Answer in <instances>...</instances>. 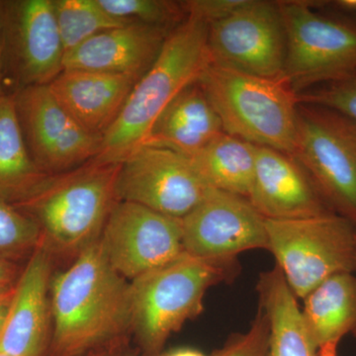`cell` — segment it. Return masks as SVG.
Returning a JSON list of instances; mask_svg holds the SVG:
<instances>
[{
  "label": "cell",
  "mask_w": 356,
  "mask_h": 356,
  "mask_svg": "<svg viewBox=\"0 0 356 356\" xmlns=\"http://www.w3.org/2000/svg\"><path fill=\"white\" fill-rule=\"evenodd\" d=\"M353 334H355V336L356 337V325L355 329H353Z\"/></svg>",
  "instance_id": "cell-36"
},
{
  "label": "cell",
  "mask_w": 356,
  "mask_h": 356,
  "mask_svg": "<svg viewBox=\"0 0 356 356\" xmlns=\"http://www.w3.org/2000/svg\"><path fill=\"white\" fill-rule=\"evenodd\" d=\"M172 30L130 23L99 33L65 57V70L144 76Z\"/></svg>",
  "instance_id": "cell-17"
},
{
  "label": "cell",
  "mask_w": 356,
  "mask_h": 356,
  "mask_svg": "<svg viewBox=\"0 0 356 356\" xmlns=\"http://www.w3.org/2000/svg\"><path fill=\"white\" fill-rule=\"evenodd\" d=\"M54 356H77L132 329L130 282L107 261L99 240L51 276Z\"/></svg>",
  "instance_id": "cell-1"
},
{
  "label": "cell",
  "mask_w": 356,
  "mask_h": 356,
  "mask_svg": "<svg viewBox=\"0 0 356 356\" xmlns=\"http://www.w3.org/2000/svg\"><path fill=\"white\" fill-rule=\"evenodd\" d=\"M248 199L266 219H301L332 212L297 159L269 147L255 146Z\"/></svg>",
  "instance_id": "cell-15"
},
{
  "label": "cell",
  "mask_w": 356,
  "mask_h": 356,
  "mask_svg": "<svg viewBox=\"0 0 356 356\" xmlns=\"http://www.w3.org/2000/svg\"><path fill=\"white\" fill-rule=\"evenodd\" d=\"M212 62L267 79H284L287 40L277 2L248 0L208 29Z\"/></svg>",
  "instance_id": "cell-10"
},
{
  "label": "cell",
  "mask_w": 356,
  "mask_h": 356,
  "mask_svg": "<svg viewBox=\"0 0 356 356\" xmlns=\"http://www.w3.org/2000/svg\"><path fill=\"white\" fill-rule=\"evenodd\" d=\"M248 0H188L182 1L187 16H193L208 25L229 17L245 6Z\"/></svg>",
  "instance_id": "cell-29"
},
{
  "label": "cell",
  "mask_w": 356,
  "mask_h": 356,
  "mask_svg": "<svg viewBox=\"0 0 356 356\" xmlns=\"http://www.w3.org/2000/svg\"><path fill=\"white\" fill-rule=\"evenodd\" d=\"M209 25L188 16L166 38L161 53L134 86L120 115L102 138L96 159L122 163L145 143L166 107L197 83L212 63Z\"/></svg>",
  "instance_id": "cell-2"
},
{
  "label": "cell",
  "mask_w": 356,
  "mask_h": 356,
  "mask_svg": "<svg viewBox=\"0 0 356 356\" xmlns=\"http://www.w3.org/2000/svg\"><path fill=\"white\" fill-rule=\"evenodd\" d=\"M318 356H337V348H324L318 351Z\"/></svg>",
  "instance_id": "cell-35"
},
{
  "label": "cell",
  "mask_w": 356,
  "mask_h": 356,
  "mask_svg": "<svg viewBox=\"0 0 356 356\" xmlns=\"http://www.w3.org/2000/svg\"><path fill=\"white\" fill-rule=\"evenodd\" d=\"M137 83L135 77L124 74L64 70L49 88L84 130L102 139L118 118Z\"/></svg>",
  "instance_id": "cell-18"
},
{
  "label": "cell",
  "mask_w": 356,
  "mask_h": 356,
  "mask_svg": "<svg viewBox=\"0 0 356 356\" xmlns=\"http://www.w3.org/2000/svg\"><path fill=\"white\" fill-rule=\"evenodd\" d=\"M99 242L111 266L130 281L184 252L180 219L128 201L114 206Z\"/></svg>",
  "instance_id": "cell-13"
},
{
  "label": "cell",
  "mask_w": 356,
  "mask_h": 356,
  "mask_svg": "<svg viewBox=\"0 0 356 356\" xmlns=\"http://www.w3.org/2000/svg\"><path fill=\"white\" fill-rule=\"evenodd\" d=\"M238 269L236 257L203 259L184 252L131 281L132 329L140 343L161 350L170 334L200 315L208 289L233 280Z\"/></svg>",
  "instance_id": "cell-5"
},
{
  "label": "cell",
  "mask_w": 356,
  "mask_h": 356,
  "mask_svg": "<svg viewBox=\"0 0 356 356\" xmlns=\"http://www.w3.org/2000/svg\"><path fill=\"white\" fill-rule=\"evenodd\" d=\"M42 243L36 222L0 197V259L28 261Z\"/></svg>",
  "instance_id": "cell-25"
},
{
  "label": "cell",
  "mask_w": 356,
  "mask_h": 356,
  "mask_svg": "<svg viewBox=\"0 0 356 356\" xmlns=\"http://www.w3.org/2000/svg\"><path fill=\"white\" fill-rule=\"evenodd\" d=\"M168 356H205L200 351L189 350V348H184V350H178L173 351Z\"/></svg>",
  "instance_id": "cell-32"
},
{
  "label": "cell",
  "mask_w": 356,
  "mask_h": 356,
  "mask_svg": "<svg viewBox=\"0 0 356 356\" xmlns=\"http://www.w3.org/2000/svg\"><path fill=\"white\" fill-rule=\"evenodd\" d=\"M121 163L93 159L48 175L15 207L36 222L49 252L76 255L100 236L116 203ZM14 206V205H13Z\"/></svg>",
  "instance_id": "cell-3"
},
{
  "label": "cell",
  "mask_w": 356,
  "mask_h": 356,
  "mask_svg": "<svg viewBox=\"0 0 356 356\" xmlns=\"http://www.w3.org/2000/svg\"><path fill=\"white\" fill-rule=\"evenodd\" d=\"M15 287V286H14ZM14 288L8 291L0 293V334L3 330L11 301H13Z\"/></svg>",
  "instance_id": "cell-31"
},
{
  "label": "cell",
  "mask_w": 356,
  "mask_h": 356,
  "mask_svg": "<svg viewBox=\"0 0 356 356\" xmlns=\"http://www.w3.org/2000/svg\"><path fill=\"white\" fill-rule=\"evenodd\" d=\"M22 268L19 264L0 259V293L8 291L15 286Z\"/></svg>",
  "instance_id": "cell-30"
},
{
  "label": "cell",
  "mask_w": 356,
  "mask_h": 356,
  "mask_svg": "<svg viewBox=\"0 0 356 356\" xmlns=\"http://www.w3.org/2000/svg\"><path fill=\"white\" fill-rule=\"evenodd\" d=\"M6 95L3 84V67H2V43L1 34H0V96Z\"/></svg>",
  "instance_id": "cell-33"
},
{
  "label": "cell",
  "mask_w": 356,
  "mask_h": 356,
  "mask_svg": "<svg viewBox=\"0 0 356 356\" xmlns=\"http://www.w3.org/2000/svg\"><path fill=\"white\" fill-rule=\"evenodd\" d=\"M53 4L65 55L99 33L130 24L105 13L97 0H53Z\"/></svg>",
  "instance_id": "cell-24"
},
{
  "label": "cell",
  "mask_w": 356,
  "mask_h": 356,
  "mask_svg": "<svg viewBox=\"0 0 356 356\" xmlns=\"http://www.w3.org/2000/svg\"><path fill=\"white\" fill-rule=\"evenodd\" d=\"M292 156L332 212L356 225V125L332 110L299 103Z\"/></svg>",
  "instance_id": "cell-7"
},
{
  "label": "cell",
  "mask_w": 356,
  "mask_h": 356,
  "mask_svg": "<svg viewBox=\"0 0 356 356\" xmlns=\"http://www.w3.org/2000/svg\"><path fill=\"white\" fill-rule=\"evenodd\" d=\"M266 227L268 252L298 299L336 274L356 271V225L337 213L266 219Z\"/></svg>",
  "instance_id": "cell-6"
},
{
  "label": "cell",
  "mask_w": 356,
  "mask_h": 356,
  "mask_svg": "<svg viewBox=\"0 0 356 356\" xmlns=\"http://www.w3.org/2000/svg\"><path fill=\"white\" fill-rule=\"evenodd\" d=\"M304 322L318 350L339 348L356 325V277L339 273L321 283L303 299Z\"/></svg>",
  "instance_id": "cell-21"
},
{
  "label": "cell",
  "mask_w": 356,
  "mask_h": 356,
  "mask_svg": "<svg viewBox=\"0 0 356 356\" xmlns=\"http://www.w3.org/2000/svg\"><path fill=\"white\" fill-rule=\"evenodd\" d=\"M298 100L337 112L356 125V72L300 93Z\"/></svg>",
  "instance_id": "cell-27"
},
{
  "label": "cell",
  "mask_w": 356,
  "mask_h": 356,
  "mask_svg": "<svg viewBox=\"0 0 356 356\" xmlns=\"http://www.w3.org/2000/svg\"><path fill=\"white\" fill-rule=\"evenodd\" d=\"M339 3L344 8L356 11V0H343V1H339Z\"/></svg>",
  "instance_id": "cell-34"
},
{
  "label": "cell",
  "mask_w": 356,
  "mask_h": 356,
  "mask_svg": "<svg viewBox=\"0 0 356 356\" xmlns=\"http://www.w3.org/2000/svg\"><path fill=\"white\" fill-rule=\"evenodd\" d=\"M180 221L182 248L192 257L236 259L248 250H268L266 218L243 196L211 188Z\"/></svg>",
  "instance_id": "cell-14"
},
{
  "label": "cell",
  "mask_w": 356,
  "mask_h": 356,
  "mask_svg": "<svg viewBox=\"0 0 356 356\" xmlns=\"http://www.w3.org/2000/svg\"><path fill=\"white\" fill-rule=\"evenodd\" d=\"M51 254L44 243L26 262L0 334V353L43 356L51 324Z\"/></svg>",
  "instance_id": "cell-16"
},
{
  "label": "cell",
  "mask_w": 356,
  "mask_h": 356,
  "mask_svg": "<svg viewBox=\"0 0 356 356\" xmlns=\"http://www.w3.org/2000/svg\"><path fill=\"white\" fill-rule=\"evenodd\" d=\"M0 356H9V355H3V353H0Z\"/></svg>",
  "instance_id": "cell-37"
},
{
  "label": "cell",
  "mask_w": 356,
  "mask_h": 356,
  "mask_svg": "<svg viewBox=\"0 0 356 356\" xmlns=\"http://www.w3.org/2000/svg\"><path fill=\"white\" fill-rule=\"evenodd\" d=\"M116 19L173 30L188 16L181 2L168 0H97Z\"/></svg>",
  "instance_id": "cell-26"
},
{
  "label": "cell",
  "mask_w": 356,
  "mask_h": 356,
  "mask_svg": "<svg viewBox=\"0 0 356 356\" xmlns=\"http://www.w3.org/2000/svg\"><path fill=\"white\" fill-rule=\"evenodd\" d=\"M3 84L9 95L49 86L65 70L53 0H0ZM6 91V90H4Z\"/></svg>",
  "instance_id": "cell-9"
},
{
  "label": "cell",
  "mask_w": 356,
  "mask_h": 356,
  "mask_svg": "<svg viewBox=\"0 0 356 356\" xmlns=\"http://www.w3.org/2000/svg\"><path fill=\"white\" fill-rule=\"evenodd\" d=\"M222 133L221 120L197 81L184 89L166 107L144 146L166 147L191 156Z\"/></svg>",
  "instance_id": "cell-19"
},
{
  "label": "cell",
  "mask_w": 356,
  "mask_h": 356,
  "mask_svg": "<svg viewBox=\"0 0 356 356\" xmlns=\"http://www.w3.org/2000/svg\"><path fill=\"white\" fill-rule=\"evenodd\" d=\"M210 188L248 198L255 168V146L220 134L198 153L188 156Z\"/></svg>",
  "instance_id": "cell-23"
},
{
  "label": "cell",
  "mask_w": 356,
  "mask_h": 356,
  "mask_svg": "<svg viewBox=\"0 0 356 356\" xmlns=\"http://www.w3.org/2000/svg\"><path fill=\"white\" fill-rule=\"evenodd\" d=\"M268 324L261 307L250 329L229 337L212 356H266Z\"/></svg>",
  "instance_id": "cell-28"
},
{
  "label": "cell",
  "mask_w": 356,
  "mask_h": 356,
  "mask_svg": "<svg viewBox=\"0 0 356 356\" xmlns=\"http://www.w3.org/2000/svg\"><path fill=\"white\" fill-rule=\"evenodd\" d=\"M259 307L268 324L266 356H318L304 322L298 298L280 267L261 273L257 282Z\"/></svg>",
  "instance_id": "cell-20"
},
{
  "label": "cell",
  "mask_w": 356,
  "mask_h": 356,
  "mask_svg": "<svg viewBox=\"0 0 356 356\" xmlns=\"http://www.w3.org/2000/svg\"><path fill=\"white\" fill-rule=\"evenodd\" d=\"M198 83L225 133L293 156L299 100L286 79L252 76L212 62Z\"/></svg>",
  "instance_id": "cell-4"
},
{
  "label": "cell",
  "mask_w": 356,
  "mask_h": 356,
  "mask_svg": "<svg viewBox=\"0 0 356 356\" xmlns=\"http://www.w3.org/2000/svg\"><path fill=\"white\" fill-rule=\"evenodd\" d=\"M11 95L26 145L42 172L58 175L98 156L102 139L84 130L63 108L49 86L21 89Z\"/></svg>",
  "instance_id": "cell-12"
},
{
  "label": "cell",
  "mask_w": 356,
  "mask_h": 356,
  "mask_svg": "<svg viewBox=\"0 0 356 356\" xmlns=\"http://www.w3.org/2000/svg\"><path fill=\"white\" fill-rule=\"evenodd\" d=\"M210 189L188 156L166 147L145 145L121 163L117 196L119 201L140 204L182 219Z\"/></svg>",
  "instance_id": "cell-11"
},
{
  "label": "cell",
  "mask_w": 356,
  "mask_h": 356,
  "mask_svg": "<svg viewBox=\"0 0 356 356\" xmlns=\"http://www.w3.org/2000/svg\"><path fill=\"white\" fill-rule=\"evenodd\" d=\"M286 31L284 79L293 90L356 72V25L322 15L304 1H278Z\"/></svg>",
  "instance_id": "cell-8"
},
{
  "label": "cell",
  "mask_w": 356,
  "mask_h": 356,
  "mask_svg": "<svg viewBox=\"0 0 356 356\" xmlns=\"http://www.w3.org/2000/svg\"><path fill=\"white\" fill-rule=\"evenodd\" d=\"M48 175L29 153L13 95L0 96V197L17 205L30 197Z\"/></svg>",
  "instance_id": "cell-22"
}]
</instances>
